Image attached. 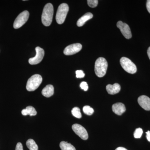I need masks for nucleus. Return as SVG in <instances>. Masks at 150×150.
<instances>
[{
  "label": "nucleus",
  "instance_id": "nucleus-1",
  "mask_svg": "<svg viewBox=\"0 0 150 150\" xmlns=\"http://www.w3.org/2000/svg\"><path fill=\"white\" fill-rule=\"evenodd\" d=\"M54 15V7L52 4L48 3L44 6L43 8L41 20L42 23L45 26L51 25Z\"/></svg>",
  "mask_w": 150,
  "mask_h": 150
},
{
  "label": "nucleus",
  "instance_id": "nucleus-2",
  "mask_svg": "<svg viewBox=\"0 0 150 150\" xmlns=\"http://www.w3.org/2000/svg\"><path fill=\"white\" fill-rule=\"evenodd\" d=\"M108 68V63L106 59L100 57L97 59L95 64V72L98 77L104 76L106 74Z\"/></svg>",
  "mask_w": 150,
  "mask_h": 150
},
{
  "label": "nucleus",
  "instance_id": "nucleus-3",
  "mask_svg": "<svg viewBox=\"0 0 150 150\" xmlns=\"http://www.w3.org/2000/svg\"><path fill=\"white\" fill-rule=\"evenodd\" d=\"M42 78L40 75L35 74L33 75L28 79L26 88L29 91H33L38 88L42 82Z\"/></svg>",
  "mask_w": 150,
  "mask_h": 150
},
{
  "label": "nucleus",
  "instance_id": "nucleus-4",
  "mask_svg": "<svg viewBox=\"0 0 150 150\" xmlns=\"http://www.w3.org/2000/svg\"><path fill=\"white\" fill-rule=\"evenodd\" d=\"M69 11V7L67 4L64 3L59 6L56 17V22L58 24H62L64 23Z\"/></svg>",
  "mask_w": 150,
  "mask_h": 150
},
{
  "label": "nucleus",
  "instance_id": "nucleus-5",
  "mask_svg": "<svg viewBox=\"0 0 150 150\" xmlns=\"http://www.w3.org/2000/svg\"><path fill=\"white\" fill-rule=\"evenodd\" d=\"M121 67L127 72L134 74L137 72V67L136 65L130 59L126 57H122L120 59Z\"/></svg>",
  "mask_w": 150,
  "mask_h": 150
},
{
  "label": "nucleus",
  "instance_id": "nucleus-6",
  "mask_svg": "<svg viewBox=\"0 0 150 150\" xmlns=\"http://www.w3.org/2000/svg\"><path fill=\"white\" fill-rule=\"evenodd\" d=\"M29 16V12L27 11H25L19 14L14 22V28L18 29L22 27L27 22Z\"/></svg>",
  "mask_w": 150,
  "mask_h": 150
},
{
  "label": "nucleus",
  "instance_id": "nucleus-7",
  "mask_svg": "<svg viewBox=\"0 0 150 150\" xmlns=\"http://www.w3.org/2000/svg\"><path fill=\"white\" fill-rule=\"evenodd\" d=\"M73 131L82 139L86 140L88 138L87 131L84 128L79 124H74L72 127Z\"/></svg>",
  "mask_w": 150,
  "mask_h": 150
},
{
  "label": "nucleus",
  "instance_id": "nucleus-8",
  "mask_svg": "<svg viewBox=\"0 0 150 150\" xmlns=\"http://www.w3.org/2000/svg\"><path fill=\"white\" fill-rule=\"evenodd\" d=\"M36 55L33 58H30L29 59V63L31 65H35L39 64L43 60L44 56V51L43 48L40 47L35 48Z\"/></svg>",
  "mask_w": 150,
  "mask_h": 150
},
{
  "label": "nucleus",
  "instance_id": "nucleus-9",
  "mask_svg": "<svg viewBox=\"0 0 150 150\" xmlns=\"http://www.w3.org/2000/svg\"><path fill=\"white\" fill-rule=\"evenodd\" d=\"M82 48V46L80 43H74L67 46L64 50V53L67 56L74 55L79 52Z\"/></svg>",
  "mask_w": 150,
  "mask_h": 150
},
{
  "label": "nucleus",
  "instance_id": "nucleus-10",
  "mask_svg": "<svg viewBox=\"0 0 150 150\" xmlns=\"http://www.w3.org/2000/svg\"><path fill=\"white\" fill-rule=\"evenodd\" d=\"M117 26L126 39H130L132 37L131 29L128 24L122 21H119L117 23Z\"/></svg>",
  "mask_w": 150,
  "mask_h": 150
},
{
  "label": "nucleus",
  "instance_id": "nucleus-11",
  "mask_svg": "<svg viewBox=\"0 0 150 150\" xmlns=\"http://www.w3.org/2000/svg\"><path fill=\"white\" fill-rule=\"evenodd\" d=\"M138 101L143 109L146 110H150V98L149 97L145 95L140 96L138 98Z\"/></svg>",
  "mask_w": 150,
  "mask_h": 150
},
{
  "label": "nucleus",
  "instance_id": "nucleus-12",
  "mask_svg": "<svg viewBox=\"0 0 150 150\" xmlns=\"http://www.w3.org/2000/svg\"><path fill=\"white\" fill-rule=\"evenodd\" d=\"M112 111L117 115H121L126 111L125 105L121 103H117L112 105Z\"/></svg>",
  "mask_w": 150,
  "mask_h": 150
},
{
  "label": "nucleus",
  "instance_id": "nucleus-13",
  "mask_svg": "<svg viewBox=\"0 0 150 150\" xmlns=\"http://www.w3.org/2000/svg\"><path fill=\"white\" fill-rule=\"evenodd\" d=\"M106 89L109 94L114 95L118 93L121 91V86L118 83L108 84L106 86Z\"/></svg>",
  "mask_w": 150,
  "mask_h": 150
},
{
  "label": "nucleus",
  "instance_id": "nucleus-14",
  "mask_svg": "<svg viewBox=\"0 0 150 150\" xmlns=\"http://www.w3.org/2000/svg\"><path fill=\"white\" fill-rule=\"evenodd\" d=\"M93 17V15L91 13H86L78 20L77 22V25L79 27L82 26L86 22L92 18Z\"/></svg>",
  "mask_w": 150,
  "mask_h": 150
},
{
  "label": "nucleus",
  "instance_id": "nucleus-15",
  "mask_svg": "<svg viewBox=\"0 0 150 150\" xmlns=\"http://www.w3.org/2000/svg\"><path fill=\"white\" fill-rule=\"evenodd\" d=\"M54 93V87L51 85L46 86L42 91V95L46 97H50Z\"/></svg>",
  "mask_w": 150,
  "mask_h": 150
},
{
  "label": "nucleus",
  "instance_id": "nucleus-16",
  "mask_svg": "<svg viewBox=\"0 0 150 150\" xmlns=\"http://www.w3.org/2000/svg\"><path fill=\"white\" fill-rule=\"evenodd\" d=\"M21 113L23 115H30V116H35L37 114V111L34 107L31 106H28L26 107L25 109L22 110Z\"/></svg>",
  "mask_w": 150,
  "mask_h": 150
},
{
  "label": "nucleus",
  "instance_id": "nucleus-17",
  "mask_svg": "<svg viewBox=\"0 0 150 150\" xmlns=\"http://www.w3.org/2000/svg\"><path fill=\"white\" fill-rule=\"evenodd\" d=\"M60 147L62 150H76L72 145L64 141L61 142L60 144Z\"/></svg>",
  "mask_w": 150,
  "mask_h": 150
},
{
  "label": "nucleus",
  "instance_id": "nucleus-18",
  "mask_svg": "<svg viewBox=\"0 0 150 150\" xmlns=\"http://www.w3.org/2000/svg\"><path fill=\"white\" fill-rule=\"evenodd\" d=\"M26 146L30 150H38V146L32 139H29L26 143Z\"/></svg>",
  "mask_w": 150,
  "mask_h": 150
},
{
  "label": "nucleus",
  "instance_id": "nucleus-19",
  "mask_svg": "<svg viewBox=\"0 0 150 150\" xmlns=\"http://www.w3.org/2000/svg\"><path fill=\"white\" fill-rule=\"evenodd\" d=\"M71 113L76 118H81L82 117L80 109L79 107H75L73 108L71 110Z\"/></svg>",
  "mask_w": 150,
  "mask_h": 150
},
{
  "label": "nucleus",
  "instance_id": "nucleus-20",
  "mask_svg": "<svg viewBox=\"0 0 150 150\" xmlns=\"http://www.w3.org/2000/svg\"><path fill=\"white\" fill-rule=\"evenodd\" d=\"M83 110L84 113L89 115H92L94 112L93 108L88 105H86V106H84L83 108Z\"/></svg>",
  "mask_w": 150,
  "mask_h": 150
},
{
  "label": "nucleus",
  "instance_id": "nucleus-21",
  "mask_svg": "<svg viewBox=\"0 0 150 150\" xmlns=\"http://www.w3.org/2000/svg\"><path fill=\"white\" fill-rule=\"evenodd\" d=\"M143 130L141 128L136 129L134 133V137L136 139H139L142 137L143 134Z\"/></svg>",
  "mask_w": 150,
  "mask_h": 150
},
{
  "label": "nucleus",
  "instance_id": "nucleus-22",
  "mask_svg": "<svg viewBox=\"0 0 150 150\" xmlns=\"http://www.w3.org/2000/svg\"><path fill=\"white\" fill-rule=\"evenodd\" d=\"M88 4L91 8H95L97 6L98 4V0H88Z\"/></svg>",
  "mask_w": 150,
  "mask_h": 150
},
{
  "label": "nucleus",
  "instance_id": "nucleus-23",
  "mask_svg": "<svg viewBox=\"0 0 150 150\" xmlns=\"http://www.w3.org/2000/svg\"><path fill=\"white\" fill-rule=\"evenodd\" d=\"M76 76L77 78H83L85 76V74L82 70H77L76 72Z\"/></svg>",
  "mask_w": 150,
  "mask_h": 150
},
{
  "label": "nucleus",
  "instance_id": "nucleus-24",
  "mask_svg": "<svg viewBox=\"0 0 150 150\" xmlns=\"http://www.w3.org/2000/svg\"><path fill=\"white\" fill-rule=\"evenodd\" d=\"M80 87L84 91H87L88 90V84L86 82H82L80 84Z\"/></svg>",
  "mask_w": 150,
  "mask_h": 150
},
{
  "label": "nucleus",
  "instance_id": "nucleus-25",
  "mask_svg": "<svg viewBox=\"0 0 150 150\" xmlns=\"http://www.w3.org/2000/svg\"><path fill=\"white\" fill-rule=\"evenodd\" d=\"M15 150H23V145L21 143L19 142L17 144Z\"/></svg>",
  "mask_w": 150,
  "mask_h": 150
},
{
  "label": "nucleus",
  "instance_id": "nucleus-26",
  "mask_svg": "<svg viewBox=\"0 0 150 150\" xmlns=\"http://www.w3.org/2000/svg\"><path fill=\"white\" fill-rule=\"evenodd\" d=\"M146 8L148 12L150 13V0H148L147 1Z\"/></svg>",
  "mask_w": 150,
  "mask_h": 150
},
{
  "label": "nucleus",
  "instance_id": "nucleus-27",
  "mask_svg": "<svg viewBox=\"0 0 150 150\" xmlns=\"http://www.w3.org/2000/svg\"><path fill=\"white\" fill-rule=\"evenodd\" d=\"M146 138L147 139L148 141L150 142V131H148L147 132H146Z\"/></svg>",
  "mask_w": 150,
  "mask_h": 150
},
{
  "label": "nucleus",
  "instance_id": "nucleus-28",
  "mask_svg": "<svg viewBox=\"0 0 150 150\" xmlns=\"http://www.w3.org/2000/svg\"><path fill=\"white\" fill-rule=\"evenodd\" d=\"M115 150H128L127 149H125V148L122 147H120L117 148Z\"/></svg>",
  "mask_w": 150,
  "mask_h": 150
},
{
  "label": "nucleus",
  "instance_id": "nucleus-29",
  "mask_svg": "<svg viewBox=\"0 0 150 150\" xmlns=\"http://www.w3.org/2000/svg\"><path fill=\"white\" fill-rule=\"evenodd\" d=\"M148 56H149L150 60V47H149L147 50Z\"/></svg>",
  "mask_w": 150,
  "mask_h": 150
}]
</instances>
